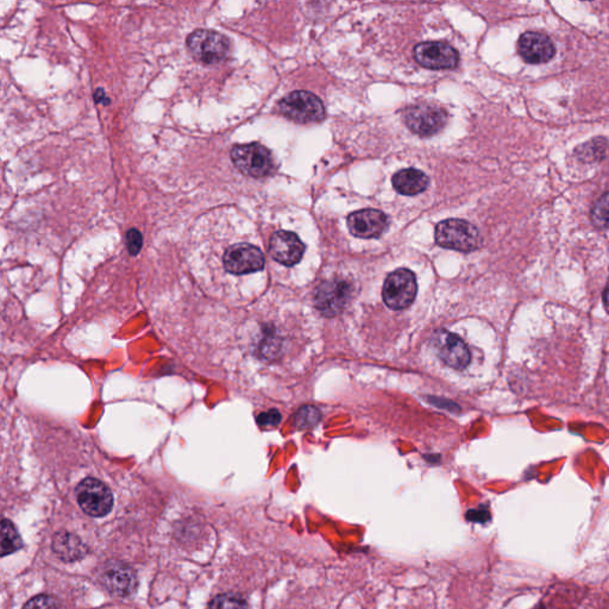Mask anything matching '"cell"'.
<instances>
[{"mask_svg": "<svg viewBox=\"0 0 609 609\" xmlns=\"http://www.w3.org/2000/svg\"><path fill=\"white\" fill-rule=\"evenodd\" d=\"M23 609H61V607H60L59 601L55 597L40 595L26 603Z\"/></svg>", "mask_w": 609, "mask_h": 609, "instance_id": "cb8c5ba5", "label": "cell"}, {"mask_svg": "<svg viewBox=\"0 0 609 609\" xmlns=\"http://www.w3.org/2000/svg\"><path fill=\"white\" fill-rule=\"evenodd\" d=\"M52 550L60 559L65 562L79 561L88 554V548L80 539L70 532L56 533L52 539Z\"/></svg>", "mask_w": 609, "mask_h": 609, "instance_id": "2e32d148", "label": "cell"}, {"mask_svg": "<svg viewBox=\"0 0 609 609\" xmlns=\"http://www.w3.org/2000/svg\"><path fill=\"white\" fill-rule=\"evenodd\" d=\"M491 514L488 512L487 509L480 507V509L469 511L467 513V519L469 521L473 522H487L490 520Z\"/></svg>", "mask_w": 609, "mask_h": 609, "instance_id": "484cf974", "label": "cell"}, {"mask_svg": "<svg viewBox=\"0 0 609 609\" xmlns=\"http://www.w3.org/2000/svg\"><path fill=\"white\" fill-rule=\"evenodd\" d=\"M186 44L195 61L204 65H220L231 55L230 40L214 30H195L188 35Z\"/></svg>", "mask_w": 609, "mask_h": 609, "instance_id": "6da1fadb", "label": "cell"}, {"mask_svg": "<svg viewBox=\"0 0 609 609\" xmlns=\"http://www.w3.org/2000/svg\"><path fill=\"white\" fill-rule=\"evenodd\" d=\"M413 55L420 66L428 70H451L460 62L456 49L445 42L419 43Z\"/></svg>", "mask_w": 609, "mask_h": 609, "instance_id": "30bf717a", "label": "cell"}, {"mask_svg": "<svg viewBox=\"0 0 609 609\" xmlns=\"http://www.w3.org/2000/svg\"><path fill=\"white\" fill-rule=\"evenodd\" d=\"M518 52L524 61L531 65H541L554 58L556 48L544 33L529 32L522 33L519 39Z\"/></svg>", "mask_w": 609, "mask_h": 609, "instance_id": "5bb4252c", "label": "cell"}, {"mask_svg": "<svg viewBox=\"0 0 609 609\" xmlns=\"http://www.w3.org/2000/svg\"><path fill=\"white\" fill-rule=\"evenodd\" d=\"M594 225L600 229H609V192L594 205L592 213H590Z\"/></svg>", "mask_w": 609, "mask_h": 609, "instance_id": "44dd1931", "label": "cell"}, {"mask_svg": "<svg viewBox=\"0 0 609 609\" xmlns=\"http://www.w3.org/2000/svg\"><path fill=\"white\" fill-rule=\"evenodd\" d=\"M389 217L379 210L364 209L348 217V228L351 235L359 239H378L389 228Z\"/></svg>", "mask_w": 609, "mask_h": 609, "instance_id": "4fadbf2b", "label": "cell"}, {"mask_svg": "<svg viewBox=\"0 0 609 609\" xmlns=\"http://www.w3.org/2000/svg\"><path fill=\"white\" fill-rule=\"evenodd\" d=\"M417 289L415 274L408 269H398L387 276L383 285V302L392 310H405L416 299Z\"/></svg>", "mask_w": 609, "mask_h": 609, "instance_id": "52a82bcc", "label": "cell"}, {"mask_svg": "<svg viewBox=\"0 0 609 609\" xmlns=\"http://www.w3.org/2000/svg\"><path fill=\"white\" fill-rule=\"evenodd\" d=\"M321 419L322 415L319 409L314 408V406H304L296 413L295 425L302 430H307V428L315 426Z\"/></svg>", "mask_w": 609, "mask_h": 609, "instance_id": "7402d4cb", "label": "cell"}, {"mask_svg": "<svg viewBox=\"0 0 609 609\" xmlns=\"http://www.w3.org/2000/svg\"><path fill=\"white\" fill-rule=\"evenodd\" d=\"M230 157L235 167L250 178H266L276 172V160L272 152L257 142L235 145Z\"/></svg>", "mask_w": 609, "mask_h": 609, "instance_id": "7a4b0ae2", "label": "cell"}, {"mask_svg": "<svg viewBox=\"0 0 609 609\" xmlns=\"http://www.w3.org/2000/svg\"><path fill=\"white\" fill-rule=\"evenodd\" d=\"M209 609H248V604L239 594L227 593L214 597Z\"/></svg>", "mask_w": 609, "mask_h": 609, "instance_id": "ffe728a7", "label": "cell"}, {"mask_svg": "<svg viewBox=\"0 0 609 609\" xmlns=\"http://www.w3.org/2000/svg\"><path fill=\"white\" fill-rule=\"evenodd\" d=\"M280 422L281 415L276 409H270V411L261 413L258 417V423L263 427L276 426Z\"/></svg>", "mask_w": 609, "mask_h": 609, "instance_id": "d4e9b609", "label": "cell"}, {"mask_svg": "<svg viewBox=\"0 0 609 609\" xmlns=\"http://www.w3.org/2000/svg\"><path fill=\"white\" fill-rule=\"evenodd\" d=\"M22 548L21 536L13 522L4 519L2 524V556L14 554Z\"/></svg>", "mask_w": 609, "mask_h": 609, "instance_id": "d6986e66", "label": "cell"}, {"mask_svg": "<svg viewBox=\"0 0 609 609\" xmlns=\"http://www.w3.org/2000/svg\"><path fill=\"white\" fill-rule=\"evenodd\" d=\"M99 580L104 588L116 596H127L137 588V576L133 567L118 561L105 564Z\"/></svg>", "mask_w": 609, "mask_h": 609, "instance_id": "8fae6325", "label": "cell"}, {"mask_svg": "<svg viewBox=\"0 0 609 609\" xmlns=\"http://www.w3.org/2000/svg\"><path fill=\"white\" fill-rule=\"evenodd\" d=\"M436 242L438 246L470 253L479 249L483 239L475 225L464 220H446L436 228Z\"/></svg>", "mask_w": 609, "mask_h": 609, "instance_id": "3957f363", "label": "cell"}, {"mask_svg": "<svg viewBox=\"0 0 609 609\" xmlns=\"http://www.w3.org/2000/svg\"><path fill=\"white\" fill-rule=\"evenodd\" d=\"M393 187L398 193L417 195L423 193L428 187V178L425 173L415 168L402 169L393 176Z\"/></svg>", "mask_w": 609, "mask_h": 609, "instance_id": "e0dca14e", "label": "cell"}, {"mask_svg": "<svg viewBox=\"0 0 609 609\" xmlns=\"http://www.w3.org/2000/svg\"><path fill=\"white\" fill-rule=\"evenodd\" d=\"M435 351L445 363L454 370H464L470 363V355L467 344L457 334L446 330L436 331L432 337Z\"/></svg>", "mask_w": 609, "mask_h": 609, "instance_id": "9c48e42d", "label": "cell"}, {"mask_svg": "<svg viewBox=\"0 0 609 609\" xmlns=\"http://www.w3.org/2000/svg\"><path fill=\"white\" fill-rule=\"evenodd\" d=\"M404 120L406 126L413 134L430 137L445 129L447 123V112L439 105L416 104L406 108Z\"/></svg>", "mask_w": 609, "mask_h": 609, "instance_id": "5b68a950", "label": "cell"}, {"mask_svg": "<svg viewBox=\"0 0 609 609\" xmlns=\"http://www.w3.org/2000/svg\"><path fill=\"white\" fill-rule=\"evenodd\" d=\"M126 249L131 257L140 254L143 247V236L137 229H130L126 235Z\"/></svg>", "mask_w": 609, "mask_h": 609, "instance_id": "603a6c76", "label": "cell"}, {"mask_svg": "<svg viewBox=\"0 0 609 609\" xmlns=\"http://www.w3.org/2000/svg\"><path fill=\"white\" fill-rule=\"evenodd\" d=\"M351 293V285L343 280L323 282L315 291V307L326 317H333L340 314L348 304Z\"/></svg>", "mask_w": 609, "mask_h": 609, "instance_id": "7c38bea8", "label": "cell"}, {"mask_svg": "<svg viewBox=\"0 0 609 609\" xmlns=\"http://www.w3.org/2000/svg\"><path fill=\"white\" fill-rule=\"evenodd\" d=\"M304 246L299 237L293 232L280 230L272 236L269 254L281 265L292 267L303 258Z\"/></svg>", "mask_w": 609, "mask_h": 609, "instance_id": "9a60e30c", "label": "cell"}, {"mask_svg": "<svg viewBox=\"0 0 609 609\" xmlns=\"http://www.w3.org/2000/svg\"><path fill=\"white\" fill-rule=\"evenodd\" d=\"M576 155L584 163L603 161L609 156V143L604 138H594V140L578 146Z\"/></svg>", "mask_w": 609, "mask_h": 609, "instance_id": "ac0fdd59", "label": "cell"}, {"mask_svg": "<svg viewBox=\"0 0 609 609\" xmlns=\"http://www.w3.org/2000/svg\"><path fill=\"white\" fill-rule=\"evenodd\" d=\"M224 268L234 276H244L265 268V255L253 244L239 243L228 248L223 258Z\"/></svg>", "mask_w": 609, "mask_h": 609, "instance_id": "ba28073f", "label": "cell"}, {"mask_svg": "<svg viewBox=\"0 0 609 609\" xmlns=\"http://www.w3.org/2000/svg\"><path fill=\"white\" fill-rule=\"evenodd\" d=\"M94 100H96L97 103H101L104 105L110 104V99H108L103 89H98L97 91L94 92Z\"/></svg>", "mask_w": 609, "mask_h": 609, "instance_id": "4316f807", "label": "cell"}, {"mask_svg": "<svg viewBox=\"0 0 609 609\" xmlns=\"http://www.w3.org/2000/svg\"><path fill=\"white\" fill-rule=\"evenodd\" d=\"M281 116L299 124L319 123L325 118V108L314 93L295 91L289 93L277 105Z\"/></svg>", "mask_w": 609, "mask_h": 609, "instance_id": "277c9868", "label": "cell"}, {"mask_svg": "<svg viewBox=\"0 0 609 609\" xmlns=\"http://www.w3.org/2000/svg\"><path fill=\"white\" fill-rule=\"evenodd\" d=\"M75 492L79 505L89 516L105 517L114 507V495L110 488L93 477L82 480Z\"/></svg>", "mask_w": 609, "mask_h": 609, "instance_id": "8992f818", "label": "cell"}]
</instances>
